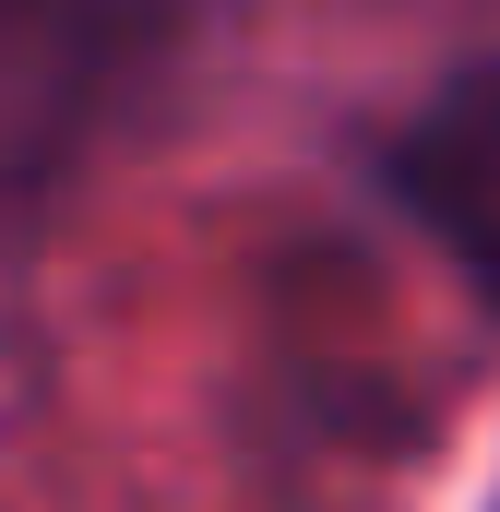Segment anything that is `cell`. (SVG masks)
Returning a JSON list of instances; mask_svg holds the SVG:
<instances>
[{"label": "cell", "instance_id": "1", "mask_svg": "<svg viewBox=\"0 0 500 512\" xmlns=\"http://www.w3.org/2000/svg\"><path fill=\"white\" fill-rule=\"evenodd\" d=\"M143 60L131 0H0V215H24Z\"/></svg>", "mask_w": 500, "mask_h": 512}]
</instances>
